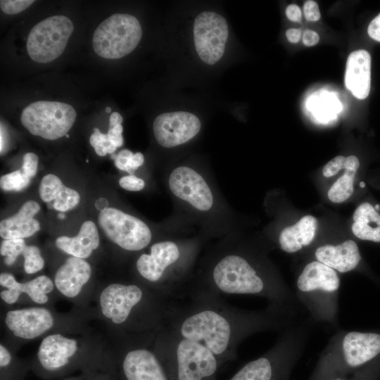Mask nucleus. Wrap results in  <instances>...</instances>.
I'll return each mask as SVG.
<instances>
[{
	"instance_id": "nucleus-25",
	"label": "nucleus",
	"mask_w": 380,
	"mask_h": 380,
	"mask_svg": "<svg viewBox=\"0 0 380 380\" xmlns=\"http://www.w3.org/2000/svg\"><path fill=\"white\" fill-rule=\"evenodd\" d=\"M317 222L315 217L305 215L294 225L285 227L279 234L278 243L286 253H293L309 246L315 239Z\"/></svg>"
},
{
	"instance_id": "nucleus-40",
	"label": "nucleus",
	"mask_w": 380,
	"mask_h": 380,
	"mask_svg": "<svg viewBox=\"0 0 380 380\" xmlns=\"http://www.w3.org/2000/svg\"><path fill=\"white\" fill-rule=\"evenodd\" d=\"M122 130V125L119 124L113 127H109L107 133L111 142L117 148L122 146L123 144Z\"/></svg>"
},
{
	"instance_id": "nucleus-6",
	"label": "nucleus",
	"mask_w": 380,
	"mask_h": 380,
	"mask_svg": "<svg viewBox=\"0 0 380 380\" xmlns=\"http://www.w3.org/2000/svg\"><path fill=\"white\" fill-rule=\"evenodd\" d=\"M155 353L170 380H217L222 367L203 345L184 338L165 326L156 339Z\"/></svg>"
},
{
	"instance_id": "nucleus-47",
	"label": "nucleus",
	"mask_w": 380,
	"mask_h": 380,
	"mask_svg": "<svg viewBox=\"0 0 380 380\" xmlns=\"http://www.w3.org/2000/svg\"><path fill=\"white\" fill-rule=\"evenodd\" d=\"M95 207L97 210H99L100 212L104 210L105 209L108 208V202L107 199L104 198H98L95 203Z\"/></svg>"
},
{
	"instance_id": "nucleus-5",
	"label": "nucleus",
	"mask_w": 380,
	"mask_h": 380,
	"mask_svg": "<svg viewBox=\"0 0 380 380\" xmlns=\"http://www.w3.org/2000/svg\"><path fill=\"white\" fill-rule=\"evenodd\" d=\"M314 322L302 317L279 331L274 344L245 364L229 380H291L302 357Z\"/></svg>"
},
{
	"instance_id": "nucleus-42",
	"label": "nucleus",
	"mask_w": 380,
	"mask_h": 380,
	"mask_svg": "<svg viewBox=\"0 0 380 380\" xmlns=\"http://www.w3.org/2000/svg\"><path fill=\"white\" fill-rule=\"evenodd\" d=\"M286 15L287 18L293 22H300L302 17V13L299 6L295 4L289 5L286 8Z\"/></svg>"
},
{
	"instance_id": "nucleus-36",
	"label": "nucleus",
	"mask_w": 380,
	"mask_h": 380,
	"mask_svg": "<svg viewBox=\"0 0 380 380\" xmlns=\"http://www.w3.org/2000/svg\"><path fill=\"white\" fill-rule=\"evenodd\" d=\"M34 1L31 0H1V11L6 14H17L29 7Z\"/></svg>"
},
{
	"instance_id": "nucleus-48",
	"label": "nucleus",
	"mask_w": 380,
	"mask_h": 380,
	"mask_svg": "<svg viewBox=\"0 0 380 380\" xmlns=\"http://www.w3.org/2000/svg\"><path fill=\"white\" fill-rule=\"evenodd\" d=\"M4 139L5 137H4V134L3 132V128L1 127V153H2L3 149L4 148V145H5Z\"/></svg>"
},
{
	"instance_id": "nucleus-23",
	"label": "nucleus",
	"mask_w": 380,
	"mask_h": 380,
	"mask_svg": "<svg viewBox=\"0 0 380 380\" xmlns=\"http://www.w3.org/2000/svg\"><path fill=\"white\" fill-rule=\"evenodd\" d=\"M40 210L34 201L25 202L14 215L1 221L0 236L4 239L27 238L40 229L39 222L34 218Z\"/></svg>"
},
{
	"instance_id": "nucleus-31",
	"label": "nucleus",
	"mask_w": 380,
	"mask_h": 380,
	"mask_svg": "<svg viewBox=\"0 0 380 380\" xmlns=\"http://www.w3.org/2000/svg\"><path fill=\"white\" fill-rule=\"evenodd\" d=\"M26 244L23 239H5L1 244L0 253L5 256L6 265H13L18 255L23 253Z\"/></svg>"
},
{
	"instance_id": "nucleus-9",
	"label": "nucleus",
	"mask_w": 380,
	"mask_h": 380,
	"mask_svg": "<svg viewBox=\"0 0 380 380\" xmlns=\"http://www.w3.org/2000/svg\"><path fill=\"white\" fill-rule=\"evenodd\" d=\"M142 36L139 20L133 15L115 13L101 22L94 31L92 46L99 56L118 59L131 53Z\"/></svg>"
},
{
	"instance_id": "nucleus-37",
	"label": "nucleus",
	"mask_w": 380,
	"mask_h": 380,
	"mask_svg": "<svg viewBox=\"0 0 380 380\" xmlns=\"http://www.w3.org/2000/svg\"><path fill=\"white\" fill-rule=\"evenodd\" d=\"M120 186L127 191H139L145 186V182L143 179L134 175H128L119 179Z\"/></svg>"
},
{
	"instance_id": "nucleus-43",
	"label": "nucleus",
	"mask_w": 380,
	"mask_h": 380,
	"mask_svg": "<svg viewBox=\"0 0 380 380\" xmlns=\"http://www.w3.org/2000/svg\"><path fill=\"white\" fill-rule=\"evenodd\" d=\"M319 40V34L313 30H306L303 34V42L307 46L317 44Z\"/></svg>"
},
{
	"instance_id": "nucleus-11",
	"label": "nucleus",
	"mask_w": 380,
	"mask_h": 380,
	"mask_svg": "<svg viewBox=\"0 0 380 380\" xmlns=\"http://www.w3.org/2000/svg\"><path fill=\"white\" fill-rule=\"evenodd\" d=\"M74 30L70 19L56 15L42 20L30 31L27 39V51L33 61L49 63L64 51Z\"/></svg>"
},
{
	"instance_id": "nucleus-21",
	"label": "nucleus",
	"mask_w": 380,
	"mask_h": 380,
	"mask_svg": "<svg viewBox=\"0 0 380 380\" xmlns=\"http://www.w3.org/2000/svg\"><path fill=\"white\" fill-rule=\"evenodd\" d=\"M77 350V344L75 339L53 334L42 341L37 357L44 369L55 371L65 367Z\"/></svg>"
},
{
	"instance_id": "nucleus-13",
	"label": "nucleus",
	"mask_w": 380,
	"mask_h": 380,
	"mask_svg": "<svg viewBox=\"0 0 380 380\" xmlns=\"http://www.w3.org/2000/svg\"><path fill=\"white\" fill-rule=\"evenodd\" d=\"M98 222L106 236L127 251H140L151 242L153 236L148 225L118 208L108 207L100 212Z\"/></svg>"
},
{
	"instance_id": "nucleus-15",
	"label": "nucleus",
	"mask_w": 380,
	"mask_h": 380,
	"mask_svg": "<svg viewBox=\"0 0 380 380\" xmlns=\"http://www.w3.org/2000/svg\"><path fill=\"white\" fill-rule=\"evenodd\" d=\"M198 118L188 112L176 111L158 115L153 121V131L158 144L171 148L184 144L200 132Z\"/></svg>"
},
{
	"instance_id": "nucleus-2",
	"label": "nucleus",
	"mask_w": 380,
	"mask_h": 380,
	"mask_svg": "<svg viewBox=\"0 0 380 380\" xmlns=\"http://www.w3.org/2000/svg\"><path fill=\"white\" fill-rule=\"evenodd\" d=\"M190 283L219 294H246L264 298L268 306L300 317L302 307L294 291L273 271L265 257L230 239L212 248L202 258Z\"/></svg>"
},
{
	"instance_id": "nucleus-27",
	"label": "nucleus",
	"mask_w": 380,
	"mask_h": 380,
	"mask_svg": "<svg viewBox=\"0 0 380 380\" xmlns=\"http://www.w3.org/2000/svg\"><path fill=\"white\" fill-rule=\"evenodd\" d=\"M351 227L353 234L359 239L380 243V205L368 202L355 209Z\"/></svg>"
},
{
	"instance_id": "nucleus-22",
	"label": "nucleus",
	"mask_w": 380,
	"mask_h": 380,
	"mask_svg": "<svg viewBox=\"0 0 380 380\" xmlns=\"http://www.w3.org/2000/svg\"><path fill=\"white\" fill-rule=\"evenodd\" d=\"M91 274V268L87 261L72 256L58 269L54 284L63 295L68 298H75L88 282Z\"/></svg>"
},
{
	"instance_id": "nucleus-41",
	"label": "nucleus",
	"mask_w": 380,
	"mask_h": 380,
	"mask_svg": "<svg viewBox=\"0 0 380 380\" xmlns=\"http://www.w3.org/2000/svg\"><path fill=\"white\" fill-rule=\"evenodd\" d=\"M367 33L372 39L380 42V13L369 24Z\"/></svg>"
},
{
	"instance_id": "nucleus-14",
	"label": "nucleus",
	"mask_w": 380,
	"mask_h": 380,
	"mask_svg": "<svg viewBox=\"0 0 380 380\" xmlns=\"http://www.w3.org/2000/svg\"><path fill=\"white\" fill-rule=\"evenodd\" d=\"M228 33L227 23L220 14L204 11L198 15L194 25V44L204 63L213 65L222 58Z\"/></svg>"
},
{
	"instance_id": "nucleus-33",
	"label": "nucleus",
	"mask_w": 380,
	"mask_h": 380,
	"mask_svg": "<svg viewBox=\"0 0 380 380\" xmlns=\"http://www.w3.org/2000/svg\"><path fill=\"white\" fill-rule=\"evenodd\" d=\"M115 165L120 170L125 171L129 175H134L135 171L140 167L137 157L131 151L122 149L118 154L111 156Z\"/></svg>"
},
{
	"instance_id": "nucleus-35",
	"label": "nucleus",
	"mask_w": 380,
	"mask_h": 380,
	"mask_svg": "<svg viewBox=\"0 0 380 380\" xmlns=\"http://www.w3.org/2000/svg\"><path fill=\"white\" fill-rule=\"evenodd\" d=\"M89 143L94 148L96 153L100 156H104L107 153H113L117 147L113 144L107 134H103L95 127L94 132L89 137Z\"/></svg>"
},
{
	"instance_id": "nucleus-45",
	"label": "nucleus",
	"mask_w": 380,
	"mask_h": 380,
	"mask_svg": "<svg viewBox=\"0 0 380 380\" xmlns=\"http://www.w3.org/2000/svg\"><path fill=\"white\" fill-rule=\"evenodd\" d=\"M11 360V356L9 351L2 344L0 345V366L1 367H6L9 365Z\"/></svg>"
},
{
	"instance_id": "nucleus-32",
	"label": "nucleus",
	"mask_w": 380,
	"mask_h": 380,
	"mask_svg": "<svg viewBox=\"0 0 380 380\" xmlns=\"http://www.w3.org/2000/svg\"><path fill=\"white\" fill-rule=\"evenodd\" d=\"M22 255L24 258V270L27 274L36 273L43 268L44 261L38 247L26 246Z\"/></svg>"
},
{
	"instance_id": "nucleus-39",
	"label": "nucleus",
	"mask_w": 380,
	"mask_h": 380,
	"mask_svg": "<svg viewBox=\"0 0 380 380\" xmlns=\"http://www.w3.org/2000/svg\"><path fill=\"white\" fill-rule=\"evenodd\" d=\"M303 13L305 18L309 21H317L321 17L318 4L311 0L305 2Z\"/></svg>"
},
{
	"instance_id": "nucleus-8",
	"label": "nucleus",
	"mask_w": 380,
	"mask_h": 380,
	"mask_svg": "<svg viewBox=\"0 0 380 380\" xmlns=\"http://www.w3.org/2000/svg\"><path fill=\"white\" fill-rule=\"evenodd\" d=\"M167 186L173 200L201 223L222 212V201L205 172L190 165H177L169 172Z\"/></svg>"
},
{
	"instance_id": "nucleus-4",
	"label": "nucleus",
	"mask_w": 380,
	"mask_h": 380,
	"mask_svg": "<svg viewBox=\"0 0 380 380\" xmlns=\"http://www.w3.org/2000/svg\"><path fill=\"white\" fill-rule=\"evenodd\" d=\"M380 356V331L338 330L319 355L308 380L350 375Z\"/></svg>"
},
{
	"instance_id": "nucleus-19",
	"label": "nucleus",
	"mask_w": 380,
	"mask_h": 380,
	"mask_svg": "<svg viewBox=\"0 0 380 380\" xmlns=\"http://www.w3.org/2000/svg\"><path fill=\"white\" fill-rule=\"evenodd\" d=\"M314 255L317 261L341 273L359 268L362 262L360 250L353 240H346L336 245L319 246Z\"/></svg>"
},
{
	"instance_id": "nucleus-34",
	"label": "nucleus",
	"mask_w": 380,
	"mask_h": 380,
	"mask_svg": "<svg viewBox=\"0 0 380 380\" xmlns=\"http://www.w3.org/2000/svg\"><path fill=\"white\" fill-rule=\"evenodd\" d=\"M380 379V356L365 367L354 373L332 380H379Z\"/></svg>"
},
{
	"instance_id": "nucleus-50",
	"label": "nucleus",
	"mask_w": 380,
	"mask_h": 380,
	"mask_svg": "<svg viewBox=\"0 0 380 380\" xmlns=\"http://www.w3.org/2000/svg\"><path fill=\"white\" fill-rule=\"evenodd\" d=\"M111 111V108L110 107H106V112L109 113Z\"/></svg>"
},
{
	"instance_id": "nucleus-38",
	"label": "nucleus",
	"mask_w": 380,
	"mask_h": 380,
	"mask_svg": "<svg viewBox=\"0 0 380 380\" xmlns=\"http://www.w3.org/2000/svg\"><path fill=\"white\" fill-rule=\"evenodd\" d=\"M38 157L34 153H27L23 156V165L20 170L30 179L33 177L37 170Z\"/></svg>"
},
{
	"instance_id": "nucleus-30",
	"label": "nucleus",
	"mask_w": 380,
	"mask_h": 380,
	"mask_svg": "<svg viewBox=\"0 0 380 380\" xmlns=\"http://www.w3.org/2000/svg\"><path fill=\"white\" fill-rule=\"evenodd\" d=\"M30 180L20 169L3 175L0 179V186L4 191H19L27 187Z\"/></svg>"
},
{
	"instance_id": "nucleus-3",
	"label": "nucleus",
	"mask_w": 380,
	"mask_h": 380,
	"mask_svg": "<svg viewBox=\"0 0 380 380\" xmlns=\"http://www.w3.org/2000/svg\"><path fill=\"white\" fill-rule=\"evenodd\" d=\"M201 240L172 237L155 242L149 253L139 255L135 267L139 277L153 285L158 297L174 299L192 279Z\"/></svg>"
},
{
	"instance_id": "nucleus-29",
	"label": "nucleus",
	"mask_w": 380,
	"mask_h": 380,
	"mask_svg": "<svg viewBox=\"0 0 380 380\" xmlns=\"http://www.w3.org/2000/svg\"><path fill=\"white\" fill-rule=\"evenodd\" d=\"M359 167L360 160L357 156H337L324 166L322 174L325 177H330L336 175L341 170Z\"/></svg>"
},
{
	"instance_id": "nucleus-49",
	"label": "nucleus",
	"mask_w": 380,
	"mask_h": 380,
	"mask_svg": "<svg viewBox=\"0 0 380 380\" xmlns=\"http://www.w3.org/2000/svg\"><path fill=\"white\" fill-rule=\"evenodd\" d=\"M58 218L60 219H64L65 218V215L63 213H60L58 215Z\"/></svg>"
},
{
	"instance_id": "nucleus-44",
	"label": "nucleus",
	"mask_w": 380,
	"mask_h": 380,
	"mask_svg": "<svg viewBox=\"0 0 380 380\" xmlns=\"http://www.w3.org/2000/svg\"><path fill=\"white\" fill-rule=\"evenodd\" d=\"M301 35V30L297 28H290L286 32L287 39L293 44L298 43L300 41Z\"/></svg>"
},
{
	"instance_id": "nucleus-17",
	"label": "nucleus",
	"mask_w": 380,
	"mask_h": 380,
	"mask_svg": "<svg viewBox=\"0 0 380 380\" xmlns=\"http://www.w3.org/2000/svg\"><path fill=\"white\" fill-rule=\"evenodd\" d=\"M5 322L15 336L32 339L49 330L53 325V317L44 308H24L8 311Z\"/></svg>"
},
{
	"instance_id": "nucleus-51",
	"label": "nucleus",
	"mask_w": 380,
	"mask_h": 380,
	"mask_svg": "<svg viewBox=\"0 0 380 380\" xmlns=\"http://www.w3.org/2000/svg\"><path fill=\"white\" fill-rule=\"evenodd\" d=\"M360 186L362 188H363V187L365 186V183L364 182H361L360 183Z\"/></svg>"
},
{
	"instance_id": "nucleus-1",
	"label": "nucleus",
	"mask_w": 380,
	"mask_h": 380,
	"mask_svg": "<svg viewBox=\"0 0 380 380\" xmlns=\"http://www.w3.org/2000/svg\"><path fill=\"white\" fill-rule=\"evenodd\" d=\"M187 286L180 295L186 301L172 300L165 305V325L205 346L221 366L236 358L239 346L248 337L260 332H279L300 317L270 306L262 310H241L228 305L213 291L191 283Z\"/></svg>"
},
{
	"instance_id": "nucleus-16",
	"label": "nucleus",
	"mask_w": 380,
	"mask_h": 380,
	"mask_svg": "<svg viewBox=\"0 0 380 380\" xmlns=\"http://www.w3.org/2000/svg\"><path fill=\"white\" fill-rule=\"evenodd\" d=\"M123 380H170L154 350L135 347L125 353L121 362Z\"/></svg>"
},
{
	"instance_id": "nucleus-7",
	"label": "nucleus",
	"mask_w": 380,
	"mask_h": 380,
	"mask_svg": "<svg viewBox=\"0 0 380 380\" xmlns=\"http://www.w3.org/2000/svg\"><path fill=\"white\" fill-rule=\"evenodd\" d=\"M295 296L314 323L338 328L340 278L336 271L313 260L307 263L296 280Z\"/></svg>"
},
{
	"instance_id": "nucleus-12",
	"label": "nucleus",
	"mask_w": 380,
	"mask_h": 380,
	"mask_svg": "<svg viewBox=\"0 0 380 380\" xmlns=\"http://www.w3.org/2000/svg\"><path fill=\"white\" fill-rule=\"evenodd\" d=\"M100 305L103 315L115 324L128 323L135 311L158 309L164 305L141 309L161 304L156 297L147 296V291L136 284H111L100 295Z\"/></svg>"
},
{
	"instance_id": "nucleus-24",
	"label": "nucleus",
	"mask_w": 380,
	"mask_h": 380,
	"mask_svg": "<svg viewBox=\"0 0 380 380\" xmlns=\"http://www.w3.org/2000/svg\"><path fill=\"white\" fill-rule=\"evenodd\" d=\"M56 246L65 253L79 258H87L99 246V235L96 224L86 221L82 224L77 236H59Z\"/></svg>"
},
{
	"instance_id": "nucleus-20",
	"label": "nucleus",
	"mask_w": 380,
	"mask_h": 380,
	"mask_svg": "<svg viewBox=\"0 0 380 380\" xmlns=\"http://www.w3.org/2000/svg\"><path fill=\"white\" fill-rule=\"evenodd\" d=\"M344 82L357 99L368 96L371 88V56L367 51L356 50L348 56Z\"/></svg>"
},
{
	"instance_id": "nucleus-52",
	"label": "nucleus",
	"mask_w": 380,
	"mask_h": 380,
	"mask_svg": "<svg viewBox=\"0 0 380 380\" xmlns=\"http://www.w3.org/2000/svg\"><path fill=\"white\" fill-rule=\"evenodd\" d=\"M65 137H69V135L67 134L65 135Z\"/></svg>"
},
{
	"instance_id": "nucleus-26",
	"label": "nucleus",
	"mask_w": 380,
	"mask_h": 380,
	"mask_svg": "<svg viewBox=\"0 0 380 380\" xmlns=\"http://www.w3.org/2000/svg\"><path fill=\"white\" fill-rule=\"evenodd\" d=\"M39 193L44 202L54 201L53 208L60 212L72 209L80 200L77 191L65 186L60 178L53 174L46 175L42 179Z\"/></svg>"
},
{
	"instance_id": "nucleus-10",
	"label": "nucleus",
	"mask_w": 380,
	"mask_h": 380,
	"mask_svg": "<svg viewBox=\"0 0 380 380\" xmlns=\"http://www.w3.org/2000/svg\"><path fill=\"white\" fill-rule=\"evenodd\" d=\"M76 115L75 110L68 103L38 101L24 108L20 120L32 134L55 140L67 134Z\"/></svg>"
},
{
	"instance_id": "nucleus-18",
	"label": "nucleus",
	"mask_w": 380,
	"mask_h": 380,
	"mask_svg": "<svg viewBox=\"0 0 380 380\" xmlns=\"http://www.w3.org/2000/svg\"><path fill=\"white\" fill-rule=\"evenodd\" d=\"M0 284L6 288L1 291V299L8 304L15 303L24 293L35 303L44 304L48 301L47 293L53 289L51 279L45 275L39 276L27 282L20 283L10 273L0 274Z\"/></svg>"
},
{
	"instance_id": "nucleus-46",
	"label": "nucleus",
	"mask_w": 380,
	"mask_h": 380,
	"mask_svg": "<svg viewBox=\"0 0 380 380\" xmlns=\"http://www.w3.org/2000/svg\"><path fill=\"white\" fill-rule=\"evenodd\" d=\"M123 121L122 115L118 112L111 113L109 119V127H113L117 125L121 124Z\"/></svg>"
},
{
	"instance_id": "nucleus-28",
	"label": "nucleus",
	"mask_w": 380,
	"mask_h": 380,
	"mask_svg": "<svg viewBox=\"0 0 380 380\" xmlns=\"http://www.w3.org/2000/svg\"><path fill=\"white\" fill-rule=\"evenodd\" d=\"M357 170L358 168L346 169L344 174L333 184L328 191V198L331 202L342 203L352 195Z\"/></svg>"
}]
</instances>
